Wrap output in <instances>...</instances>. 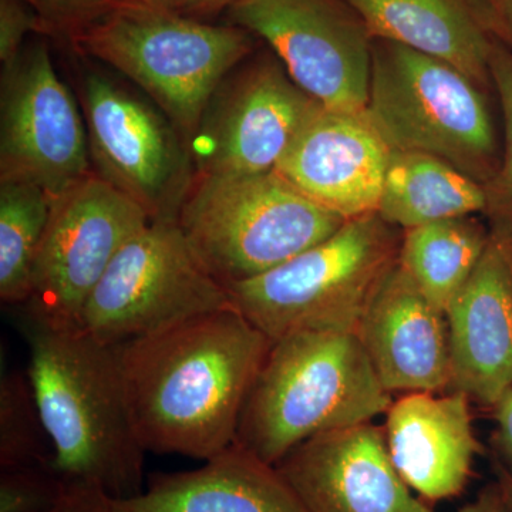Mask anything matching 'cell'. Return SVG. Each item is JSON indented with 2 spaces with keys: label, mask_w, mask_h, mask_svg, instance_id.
<instances>
[{
  "label": "cell",
  "mask_w": 512,
  "mask_h": 512,
  "mask_svg": "<svg viewBox=\"0 0 512 512\" xmlns=\"http://www.w3.org/2000/svg\"><path fill=\"white\" fill-rule=\"evenodd\" d=\"M79 103L94 173L150 221H177L195 180L183 133L154 101L100 70L80 73Z\"/></svg>",
  "instance_id": "obj_8"
},
{
  "label": "cell",
  "mask_w": 512,
  "mask_h": 512,
  "mask_svg": "<svg viewBox=\"0 0 512 512\" xmlns=\"http://www.w3.org/2000/svg\"><path fill=\"white\" fill-rule=\"evenodd\" d=\"M241 0H188L185 6V15L194 16V18H208V16L218 15L237 5Z\"/></svg>",
  "instance_id": "obj_32"
},
{
  "label": "cell",
  "mask_w": 512,
  "mask_h": 512,
  "mask_svg": "<svg viewBox=\"0 0 512 512\" xmlns=\"http://www.w3.org/2000/svg\"><path fill=\"white\" fill-rule=\"evenodd\" d=\"M42 20L45 35L72 42L123 0H25Z\"/></svg>",
  "instance_id": "obj_27"
},
{
  "label": "cell",
  "mask_w": 512,
  "mask_h": 512,
  "mask_svg": "<svg viewBox=\"0 0 512 512\" xmlns=\"http://www.w3.org/2000/svg\"><path fill=\"white\" fill-rule=\"evenodd\" d=\"M53 466L55 450L28 372L6 370L0 377V470Z\"/></svg>",
  "instance_id": "obj_24"
},
{
  "label": "cell",
  "mask_w": 512,
  "mask_h": 512,
  "mask_svg": "<svg viewBox=\"0 0 512 512\" xmlns=\"http://www.w3.org/2000/svg\"><path fill=\"white\" fill-rule=\"evenodd\" d=\"M403 231L376 212L261 276L228 286L232 305L275 342L301 332H356L377 285L399 261Z\"/></svg>",
  "instance_id": "obj_7"
},
{
  "label": "cell",
  "mask_w": 512,
  "mask_h": 512,
  "mask_svg": "<svg viewBox=\"0 0 512 512\" xmlns=\"http://www.w3.org/2000/svg\"><path fill=\"white\" fill-rule=\"evenodd\" d=\"M493 89L500 101L504 121L503 153L493 180L485 185V215L500 224L512 225V55L495 40L490 59Z\"/></svg>",
  "instance_id": "obj_25"
},
{
  "label": "cell",
  "mask_w": 512,
  "mask_h": 512,
  "mask_svg": "<svg viewBox=\"0 0 512 512\" xmlns=\"http://www.w3.org/2000/svg\"><path fill=\"white\" fill-rule=\"evenodd\" d=\"M271 346L234 306L113 346L144 450L205 461L235 444Z\"/></svg>",
  "instance_id": "obj_1"
},
{
  "label": "cell",
  "mask_w": 512,
  "mask_h": 512,
  "mask_svg": "<svg viewBox=\"0 0 512 512\" xmlns=\"http://www.w3.org/2000/svg\"><path fill=\"white\" fill-rule=\"evenodd\" d=\"M392 403L355 332L295 333L272 342L235 444L276 466L303 441L372 423Z\"/></svg>",
  "instance_id": "obj_3"
},
{
  "label": "cell",
  "mask_w": 512,
  "mask_h": 512,
  "mask_svg": "<svg viewBox=\"0 0 512 512\" xmlns=\"http://www.w3.org/2000/svg\"><path fill=\"white\" fill-rule=\"evenodd\" d=\"M498 484L503 490L505 504L508 512H512V477L503 468L497 466Z\"/></svg>",
  "instance_id": "obj_33"
},
{
  "label": "cell",
  "mask_w": 512,
  "mask_h": 512,
  "mask_svg": "<svg viewBox=\"0 0 512 512\" xmlns=\"http://www.w3.org/2000/svg\"><path fill=\"white\" fill-rule=\"evenodd\" d=\"M227 13L323 107L365 113L373 39L346 0H241Z\"/></svg>",
  "instance_id": "obj_12"
},
{
  "label": "cell",
  "mask_w": 512,
  "mask_h": 512,
  "mask_svg": "<svg viewBox=\"0 0 512 512\" xmlns=\"http://www.w3.org/2000/svg\"><path fill=\"white\" fill-rule=\"evenodd\" d=\"M466 394L406 393L384 424L387 450L404 483L427 503L463 493L481 451Z\"/></svg>",
  "instance_id": "obj_19"
},
{
  "label": "cell",
  "mask_w": 512,
  "mask_h": 512,
  "mask_svg": "<svg viewBox=\"0 0 512 512\" xmlns=\"http://www.w3.org/2000/svg\"><path fill=\"white\" fill-rule=\"evenodd\" d=\"M275 467L309 512H434L397 473L373 423L303 441Z\"/></svg>",
  "instance_id": "obj_14"
},
{
  "label": "cell",
  "mask_w": 512,
  "mask_h": 512,
  "mask_svg": "<svg viewBox=\"0 0 512 512\" xmlns=\"http://www.w3.org/2000/svg\"><path fill=\"white\" fill-rule=\"evenodd\" d=\"M45 35L42 20L25 0H0V63L8 66L25 47L26 37Z\"/></svg>",
  "instance_id": "obj_28"
},
{
  "label": "cell",
  "mask_w": 512,
  "mask_h": 512,
  "mask_svg": "<svg viewBox=\"0 0 512 512\" xmlns=\"http://www.w3.org/2000/svg\"><path fill=\"white\" fill-rule=\"evenodd\" d=\"M93 173L82 107L49 46L30 43L0 84V180L39 185L53 198Z\"/></svg>",
  "instance_id": "obj_13"
},
{
  "label": "cell",
  "mask_w": 512,
  "mask_h": 512,
  "mask_svg": "<svg viewBox=\"0 0 512 512\" xmlns=\"http://www.w3.org/2000/svg\"><path fill=\"white\" fill-rule=\"evenodd\" d=\"M55 512H87L82 510V508L79 507V505H76L73 503H70L69 505H66V507L60 508V510H57Z\"/></svg>",
  "instance_id": "obj_36"
},
{
  "label": "cell",
  "mask_w": 512,
  "mask_h": 512,
  "mask_svg": "<svg viewBox=\"0 0 512 512\" xmlns=\"http://www.w3.org/2000/svg\"><path fill=\"white\" fill-rule=\"evenodd\" d=\"M446 319L450 390L493 409L512 389V266L500 224Z\"/></svg>",
  "instance_id": "obj_15"
},
{
  "label": "cell",
  "mask_w": 512,
  "mask_h": 512,
  "mask_svg": "<svg viewBox=\"0 0 512 512\" xmlns=\"http://www.w3.org/2000/svg\"><path fill=\"white\" fill-rule=\"evenodd\" d=\"M141 2L148 3V5L158 6V8L177 10V12L184 13L188 0H141Z\"/></svg>",
  "instance_id": "obj_34"
},
{
  "label": "cell",
  "mask_w": 512,
  "mask_h": 512,
  "mask_svg": "<svg viewBox=\"0 0 512 512\" xmlns=\"http://www.w3.org/2000/svg\"><path fill=\"white\" fill-rule=\"evenodd\" d=\"M458 512H508L500 484L488 485L476 500L464 505Z\"/></svg>",
  "instance_id": "obj_31"
},
{
  "label": "cell",
  "mask_w": 512,
  "mask_h": 512,
  "mask_svg": "<svg viewBox=\"0 0 512 512\" xmlns=\"http://www.w3.org/2000/svg\"><path fill=\"white\" fill-rule=\"evenodd\" d=\"M495 429L493 447L498 466L512 477V389L493 407Z\"/></svg>",
  "instance_id": "obj_29"
},
{
  "label": "cell",
  "mask_w": 512,
  "mask_h": 512,
  "mask_svg": "<svg viewBox=\"0 0 512 512\" xmlns=\"http://www.w3.org/2000/svg\"><path fill=\"white\" fill-rule=\"evenodd\" d=\"M177 221H150L120 249L84 308L80 330L107 346L231 308Z\"/></svg>",
  "instance_id": "obj_9"
},
{
  "label": "cell",
  "mask_w": 512,
  "mask_h": 512,
  "mask_svg": "<svg viewBox=\"0 0 512 512\" xmlns=\"http://www.w3.org/2000/svg\"><path fill=\"white\" fill-rule=\"evenodd\" d=\"M495 40L512 55V0H473Z\"/></svg>",
  "instance_id": "obj_30"
},
{
  "label": "cell",
  "mask_w": 512,
  "mask_h": 512,
  "mask_svg": "<svg viewBox=\"0 0 512 512\" xmlns=\"http://www.w3.org/2000/svg\"><path fill=\"white\" fill-rule=\"evenodd\" d=\"M484 185L454 165L419 151H390L376 214L406 229L485 214Z\"/></svg>",
  "instance_id": "obj_21"
},
{
  "label": "cell",
  "mask_w": 512,
  "mask_h": 512,
  "mask_svg": "<svg viewBox=\"0 0 512 512\" xmlns=\"http://www.w3.org/2000/svg\"><path fill=\"white\" fill-rule=\"evenodd\" d=\"M389 157L365 113L322 107L276 173L316 204L352 220L377 211Z\"/></svg>",
  "instance_id": "obj_17"
},
{
  "label": "cell",
  "mask_w": 512,
  "mask_h": 512,
  "mask_svg": "<svg viewBox=\"0 0 512 512\" xmlns=\"http://www.w3.org/2000/svg\"><path fill=\"white\" fill-rule=\"evenodd\" d=\"M494 224H500V222H494ZM504 228L505 238H507L508 252H510L511 266H512V225L511 224H500Z\"/></svg>",
  "instance_id": "obj_35"
},
{
  "label": "cell",
  "mask_w": 512,
  "mask_h": 512,
  "mask_svg": "<svg viewBox=\"0 0 512 512\" xmlns=\"http://www.w3.org/2000/svg\"><path fill=\"white\" fill-rule=\"evenodd\" d=\"M73 503L87 512H309L278 468L238 444L195 470L153 474L134 497L77 495Z\"/></svg>",
  "instance_id": "obj_18"
},
{
  "label": "cell",
  "mask_w": 512,
  "mask_h": 512,
  "mask_svg": "<svg viewBox=\"0 0 512 512\" xmlns=\"http://www.w3.org/2000/svg\"><path fill=\"white\" fill-rule=\"evenodd\" d=\"M53 200L39 185L0 180V299L5 305L22 308L29 301Z\"/></svg>",
  "instance_id": "obj_23"
},
{
  "label": "cell",
  "mask_w": 512,
  "mask_h": 512,
  "mask_svg": "<svg viewBox=\"0 0 512 512\" xmlns=\"http://www.w3.org/2000/svg\"><path fill=\"white\" fill-rule=\"evenodd\" d=\"M254 42L231 23L123 0L72 45L136 84L190 141L215 90L254 53Z\"/></svg>",
  "instance_id": "obj_4"
},
{
  "label": "cell",
  "mask_w": 512,
  "mask_h": 512,
  "mask_svg": "<svg viewBox=\"0 0 512 512\" xmlns=\"http://www.w3.org/2000/svg\"><path fill=\"white\" fill-rule=\"evenodd\" d=\"M490 234L476 215L406 229L399 264L424 296L446 313L477 268Z\"/></svg>",
  "instance_id": "obj_22"
},
{
  "label": "cell",
  "mask_w": 512,
  "mask_h": 512,
  "mask_svg": "<svg viewBox=\"0 0 512 512\" xmlns=\"http://www.w3.org/2000/svg\"><path fill=\"white\" fill-rule=\"evenodd\" d=\"M487 93L451 64L373 40L365 116L384 144L439 157L484 187L503 153Z\"/></svg>",
  "instance_id": "obj_5"
},
{
  "label": "cell",
  "mask_w": 512,
  "mask_h": 512,
  "mask_svg": "<svg viewBox=\"0 0 512 512\" xmlns=\"http://www.w3.org/2000/svg\"><path fill=\"white\" fill-rule=\"evenodd\" d=\"M146 212L90 173L53 200L22 313L80 329L87 302L128 239L147 227Z\"/></svg>",
  "instance_id": "obj_11"
},
{
  "label": "cell",
  "mask_w": 512,
  "mask_h": 512,
  "mask_svg": "<svg viewBox=\"0 0 512 512\" xmlns=\"http://www.w3.org/2000/svg\"><path fill=\"white\" fill-rule=\"evenodd\" d=\"M355 333L387 392L450 389L446 313L424 296L399 261L377 285Z\"/></svg>",
  "instance_id": "obj_16"
},
{
  "label": "cell",
  "mask_w": 512,
  "mask_h": 512,
  "mask_svg": "<svg viewBox=\"0 0 512 512\" xmlns=\"http://www.w3.org/2000/svg\"><path fill=\"white\" fill-rule=\"evenodd\" d=\"M28 376L70 494L128 498L144 490L147 451L128 409L113 346L20 313Z\"/></svg>",
  "instance_id": "obj_2"
},
{
  "label": "cell",
  "mask_w": 512,
  "mask_h": 512,
  "mask_svg": "<svg viewBox=\"0 0 512 512\" xmlns=\"http://www.w3.org/2000/svg\"><path fill=\"white\" fill-rule=\"evenodd\" d=\"M346 221L276 171L195 175L177 218L191 251L225 288L284 265Z\"/></svg>",
  "instance_id": "obj_6"
},
{
  "label": "cell",
  "mask_w": 512,
  "mask_h": 512,
  "mask_svg": "<svg viewBox=\"0 0 512 512\" xmlns=\"http://www.w3.org/2000/svg\"><path fill=\"white\" fill-rule=\"evenodd\" d=\"M249 57L222 80L188 141L195 175L274 173L323 107L274 53Z\"/></svg>",
  "instance_id": "obj_10"
},
{
  "label": "cell",
  "mask_w": 512,
  "mask_h": 512,
  "mask_svg": "<svg viewBox=\"0 0 512 512\" xmlns=\"http://www.w3.org/2000/svg\"><path fill=\"white\" fill-rule=\"evenodd\" d=\"M72 494L53 468L0 470V512H55Z\"/></svg>",
  "instance_id": "obj_26"
},
{
  "label": "cell",
  "mask_w": 512,
  "mask_h": 512,
  "mask_svg": "<svg viewBox=\"0 0 512 512\" xmlns=\"http://www.w3.org/2000/svg\"><path fill=\"white\" fill-rule=\"evenodd\" d=\"M373 40L397 43L451 64L493 90L495 39L473 0H346Z\"/></svg>",
  "instance_id": "obj_20"
}]
</instances>
